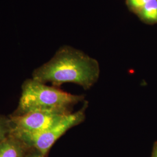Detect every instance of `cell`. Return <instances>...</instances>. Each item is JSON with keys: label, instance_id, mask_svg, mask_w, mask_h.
Returning a JSON list of instances; mask_svg holds the SVG:
<instances>
[{"label": "cell", "instance_id": "6da1fadb", "mask_svg": "<svg viewBox=\"0 0 157 157\" xmlns=\"http://www.w3.org/2000/svg\"><path fill=\"white\" fill-rule=\"evenodd\" d=\"M98 62L83 52L69 47H63L54 57L34 71L32 78L41 83H51L59 86L65 83L81 86L90 89L98 80Z\"/></svg>", "mask_w": 157, "mask_h": 157}, {"label": "cell", "instance_id": "7a4b0ae2", "mask_svg": "<svg viewBox=\"0 0 157 157\" xmlns=\"http://www.w3.org/2000/svg\"><path fill=\"white\" fill-rule=\"evenodd\" d=\"M83 99V95H73L33 78L27 79L22 84L18 106L11 116L35 111L70 113L71 108Z\"/></svg>", "mask_w": 157, "mask_h": 157}, {"label": "cell", "instance_id": "ba28073f", "mask_svg": "<svg viewBox=\"0 0 157 157\" xmlns=\"http://www.w3.org/2000/svg\"><path fill=\"white\" fill-rule=\"evenodd\" d=\"M130 4L135 9L140 10L144 6L151 0H129Z\"/></svg>", "mask_w": 157, "mask_h": 157}, {"label": "cell", "instance_id": "5b68a950", "mask_svg": "<svg viewBox=\"0 0 157 157\" xmlns=\"http://www.w3.org/2000/svg\"><path fill=\"white\" fill-rule=\"evenodd\" d=\"M30 147L10 133L0 143V157H26Z\"/></svg>", "mask_w": 157, "mask_h": 157}, {"label": "cell", "instance_id": "9c48e42d", "mask_svg": "<svg viewBox=\"0 0 157 157\" xmlns=\"http://www.w3.org/2000/svg\"><path fill=\"white\" fill-rule=\"evenodd\" d=\"M26 157H46L43 155L40 152L30 148L27 154V155Z\"/></svg>", "mask_w": 157, "mask_h": 157}, {"label": "cell", "instance_id": "8992f818", "mask_svg": "<svg viewBox=\"0 0 157 157\" xmlns=\"http://www.w3.org/2000/svg\"><path fill=\"white\" fill-rule=\"evenodd\" d=\"M141 15L149 21H157V0H151L141 9Z\"/></svg>", "mask_w": 157, "mask_h": 157}, {"label": "cell", "instance_id": "277c9868", "mask_svg": "<svg viewBox=\"0 0 157 157\" xmlns=\"http://www.w3.org/2000/svg\"><path fill=\"white\" fill-rule=\"evenodd\" d=\"M67 113H69L35 111L20 116H11V133H37L44 131Z\"/></svg>", "mask_w": 157, "mask_h": 157}, {"label": "cell", "instance_id": "52a82bcc", "mask_svg": "<svg viewBox=\"0 0 157 157\" xmlns=\"http://www.w3.org/2000/svg\"><path fill=\"white\" fill-rule=\"evenodd\" d=\"M11 131L10 118L0 115V143L11 133Z\"/></svg>", "mask_w": 157, "mask_h": 157}, {"label": "cell", "instance_id": "3957f363", "mask_svg": "<svg viewBox=\"0 0 157 157\" xmlns=\"http://www.w3.org/2000/svg\"><path fill=\"white\" fill-rule=\"evenodd\" d=\"M84 107L74 113H67L48 129L37 133H11L30 148L47 157L52 146L69 129L82 123L85 119Z\"/></svg>", "mask_w": 157, "mask_h": 157}, {"label": "cell", "instance_id": "30bf717a", "mask_svg": "<svg viewBox=\"0 0 157 157\" xmlns=\"http://www.w3.org/2000/svg\"><path fill=\"white\" fill-rule=\"evenodd\" d=\"M151 157H157V141L154 143L153 146Z\"/></svg>", "mask_w": 157, "mask_h": 157}]
</instances>
